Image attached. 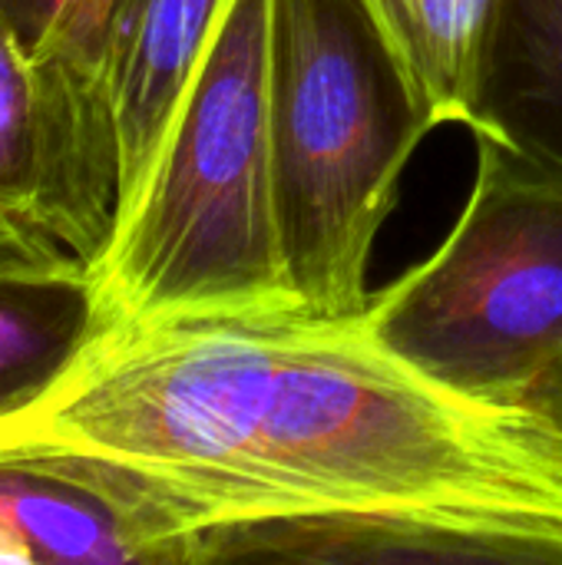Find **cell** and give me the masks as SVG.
I'll list each match as a JSON object with an SVG mask.
<instances>
[{
  "label": "cell",
  "instance_id": "1",
  "mask_svg": "<svg viewBox=\"0 0 562 565\" xmlns=\"http://www.w3.org/2000/svg\"><path fill=\"white\" fill-rule=\"evenodd\" d=\"M129 470L229 559L562 563V430L464 397L354 318L106 321L0 457Z\"/></svg>",
  "mask_w": 562,
  "mask_h": 565
},
{
  "label": "cell",
  "instance_id": "2",
  "mask_svg": "<svg viewBox=\"0 0 562 565\" xmlns=\"http://www.w3.org/2000/svg\"><path fill=\"white\" fill-rule=\"evenodd\" d=\"M268 0H225L152 172L93 262L103 324L301 311L265 103Z\"/></svg>",
  "mask_w": 562,
  "mask_h": 565
},
{
  "label": "cell",
  "instance_id": "3",
  "mask_svg": "<svg viewBox=\"0 0 562 565\" xmlns=\"http://www.w3.org/2000/svg\"><path fill=\"white\" fill-rule=\"evenodd\" d=\"M265 103L288 281L301 311L354 318L401 175L437 122L368 0H268Z\"/></svg>",
  "mask_w": 562,
  "mask_h": 565
},
{
  "label": "cell",
  "instance_id": "4",
  "mask_svg": "<svg viewBox=\"0 0 562 565\" xmlns=\"http://www.w3.org/2000/svg\"><path fill=\"white\" fill-rule=\"evenodd\" d=\"M368 334L434 384L520 404L562 358V179L477 139L444 245L371 295Z\"/></svg>",
  "mask_w": 562,
  "mask_h": 565
},
{
  "label": "cell",
  "instance_id": "5",
  "mask_svg": "<svg viewBox=\"0 0 562 565\" xmlns=\"http://www.w3.org/2000/svg\"><path fill=\"white\" fill-rule=\"evenodd\" d=\"M119 159L106 96L40 60L0 13V235L103 255L116 225Z\"/></svg>",
  "mask_w": 562,
  "mask_h": 565
},
{
  "label": "cell",
  "instance_id": "6",
  "mask_svg": "<svg viewBox=\"0 0 562 565\" xmlns=\"http://www.w3.org/2000/svg\"><path fill=\"white\" fill-rule=\"evenodd\" d=\"M0 563L205 565V550L129 470L86 454H17L0 457Z\"/></svg>",
  "mask_w": 562,
  "mask_h": 565
},
{
  "label": "cell",
  "instance_id": "7",
  "mask_svg": "<svg viewBox=\"0 0 562 565\" xmlns=\"http://www.w3.org/2000/svg\"><path fill=\"white\" fill-rule=\"evenodd\" d=\"M222 10L225 0H109L103 93L119 159L116 222L142 192Z\"/></svg>",
  "mask_w": 562,
  "mask_h": 565
},
{
  "label": "cell",
  "instance_id": "8",
  "mask_svg": "<svg viewBox=\"0 0 562 565\" xmlns=\"http://www.w3.org/2000/svg\"><path fill=\"white\" fill-rule=\"evenodd\" d=\"M99 328L86 258L50 238L0 235V420L40 401Z\"/></svg>",
  "mask_w": 562,
  "mask_h": 565
},
{
  "label": "cell",
  "instance_id": "9",
  "mask_svg": "<svg viewBox=\"0 0 562 565\" xmlns=\"http://www.w3.org/2000/svg\"><path fill=\"white\" fill-rule=\"evenodd\" d=\"M464 126L562 179V0H494Z\"/></svg>",
  "mask_w": 562,
  "mask_h": 565
},
{
  "label": "cell",
  "instance_id": "10",
  "mask_svg": "<svg viewBox=\"0 0 562 565\" xmlns=\"http://www.w3.org/2000/svg\"><path fill=\"white\" fill-rule=\"evenodd\" d=\"M437 126L467 122L494 0H368Z\"/></svg>",
  "mask_w": 562,
  "mask_h": 565
},
{
  "label": "cell",
  "instance_id": "11",
  "mask_svg": "<svg viewBox=\"0 0 562 565\" xmlns=\"http://www.w3.org/2000/svg\"><path fill=\"white\" fill-rule=\"evenodd\" d=\"M0 13L40 60L56 63L79 83L103 93L109 0H0Z\"/></svg>",
  "mask_w": 562,
  "mask_h": 565
},
{
  "label": "cell",
  "instance_id": "12",
  "mask_svg": "<svg viewBox=\"0 0 562 565\" xmlns=\"http://www.w3.org/2000/svg\"><path fill=\"white\" fill-rule=\"evenodd\" d=\"M520 404H530L533 411H540L543 417H550V420L562 430V358L553 367H547V371L527 387V394L520 397Z\"/></svg>",
  "mask_w": 562,
  "mask_h": 565
}]
</instances>
